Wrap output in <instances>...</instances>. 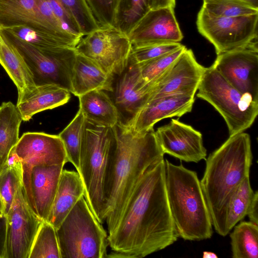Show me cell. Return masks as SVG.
I'll return each instance as SVG.
<instances>
[{
  "label": "cell",
  "instance_id": "obj_24",
  "mask_svg": "<svg viewBox=\"0 0 258 258\" xmlns=\"http://www.w3.org/2000/svg\"><path fill=\"white\" fill-rule=\"evenodd\" d=\"M79 106L86 119L113 127L119 121L118 109L113 101L102 90L91 91L78 96Z\"/></svg>",
  "mask_w": 258,
  "mask_h": 258
},
{
  "label": "cell",
  "instance_id": "obj_27",
  "mask_svg": "<svg viewBox=\"0 0 258 258\" xmlns=\"http://www.w3.org/2000/svg\"><path fill=\"white\" fill-rule=\"evenodd\" d=\"M253 195L249 176H247L239 185L226 205L223 217V236L227 235L247 215Z\"/></svg>",
  "mask_w": 258,
  "mask_h": 258
},
{
  "label": "cell",
  "instance_id": "obj_14",
  "mask_svg": "<svg viewBox=\"0 0 258 258\" xmlns=\"http://www.w3.org/2000/svg\"><path fill=\"white\" fill-rule=\"evenodd\" d=\"M206 69L197 61L191 49L186 48L153 84L148 100L175 94L195 96Z\"/></svg>",
  "mask_w": 258,
  "mask_h": 258
},
{
  "label": "cell",
  "instance_id": "obj_37",
  "mask_svg": "<svg viewBox=\"0 0 258 258\" xmlns=\"http://www.w3.org/2000/svg\"><path fill=\"white\" fill-rule=\"evenodd\" d=\"M100 27H116L121 0H88Z\"/></svg>",
  "mask_w": 258,
  "mask_h": 258
},
{
  "label": "cell",
  "instance_id": "obj_35",
  "mask_svg": "<svg viewBox=\"0 0 258 258\" xmlns=\"http://www.w3.org/2000/svg\"><path fill=\"white\" fill-rule=\"evenodd\" d=\"M78 24L85 35L100 27L88 0H57Z\"/></svg>",
  "mask_w": 258,
  "mask_h": 258
},
{
  "label": "cell",
  "instance_id": "obj_6",
  "mask_svg": "<svg viewBox=\"0 0 258 258\" xmlns=\"http://www.w3.org/2000/svg\"><path fill=\"white\" fill-rule=\"evenodd\" d=\"M61 258H105L108 233L82 197L56 229Z\"/></svg>",
  "mask_w": 258,
  "mask_h": 258
},
{
  "label": "cell",
  "instance_id": "obj_16",
  "mask_svg": "<svg viewBox=\"0 0 258 258\" xmlns=\"http://www.w3.org/2000/svg\"><path fill=\"white\" fill-rule=\"evenodd\" d=\"M13 150L22 163L23 174L34 166L65 164L68 162L63 144L58 135L26 133Z\"/></svg>",
  "mask_w": 258,
  "mask_h": 258
},
{
  "label": "cell",
  "instance_id": "obj_17",
  "mask_svg": "<svg viewBox=\"0 0 258 258\" xmlns=\"http://www.w3.org/2000/svg\"><path fill=\"white\" fill-rule=\"evenodd\" d=\"M65 164L36 165L23 174V182L30 206L47 221Z\"/></svg>",
  "mask_w": 258,
  "mask_h": 258
},
{
  "label": "cell",
  "instance_id": "obj_31",
  "mask_svg": "<svg viewBox=\"0 0 258 258\" xmlns=\"http://www.w3.org/2000/svg\"><path fill=\"white\" fill-rule=\"evenodd\" d=\"M29 258H61L56 229L46 221L37 232Z\"/></svg>",
  "mask_w": 258,
  "mask_h": 258
},
{
  "label": "cell",
  "instance_id": "obj_22",
  "mask_svg": "<svg viewBox=\"0 0 258 258\" xmlns=\"http://www.w3.org/2000/svg\"><path fill=\"white\" fill-rule=\"evenodd\" d=\"M114 76L90 59L76 52L71 76V93L79 96L95 90L113 91Z\"/></svg>",
  "mask_w": 258,
  "mask_h": 258
},
{
  "label": "cell",
  "instance_id": "obj_42",
  "mask_svg": "<svg viewBox=\"0 0 258 258\" xmlns=\"http://www.w3.org/2000/svg\"><path fill=\"white\" fill-rule=\"evenodd\" d=\"M218 255L214 252L211 251H204L203 257L204 258H217Z\"/></svg>",
  "mask_w": 258,
  "mask_h": 258
},
{
  "label": "cell",
  "instance_id": "obj_3",
  "mask_svg": "<svg viewBox=\"0 0 258 258\" xmlns=\"http://www.w3.org/2000/svg\"><path fill=\"white\" fill-rule=\"evenodd\" d=\"M252 155L249 135L241 132L229 138L206 159L201 187L216 232L223 236V217L230 197L249 176Z\"/></svg>",
  "mask_w": 258,
  "mask_h": 258
},
{
  "label": "cell",
  "instance_id": "obj_4",
  "mask_svg": "<svg viewBox=\"0 0 258 258\" xmlns=\"http://www.w3.org/2000/svg\"><path fill=\"white\" fill-rule=\"evenodd\" d=\"M166 192L178 236L185 240L210 238L213 224L196 171L164 159Z\"/></svg>",
  "mask_w": 258,
  "mask_h": 258
},
{
  "label": "cell",
  "instance_id": "obj_36",
  "mask_svg": "<svg viewBox=\"0 0 258 258\" xmlns=\"http://www.w3.org/2000/svg\"><path fill=\"white\" fill-rule=\"evenodd\" d=\"M150 0H121L116 27L127 34L150 9Z\"/></svg>",
  "mask_w": 258,
  "mask_h": 258
},
{
  "label": "cell",
  "instance_id": "obj_33",
  "mask_svg": "<svg viewBox=\"0 0 258 258\" xmlns=\"http://www.w3.org/2000/svg\"><path fill=\"white\" fill-rule=\"evenodd\" d=\"M202 8L208 14L220 17H235L258 14V8L241 0H203Z\"/></svg>",
  "mask_w": 258,
  "mask_h": 258
},
{
  "label": "cell",
  "instance_id": "obj_7",
  "mask_svg": "<svg viewBox=\"0 0 258 258\" xmlns=\"http://www.w3.org/2000/svg\"><path fill=\"white\" fill-rule=\"evenodd\" d=\"M197 91V96L223 117L229 136L249 128L258 114V101L232 86L212 66L207 68Z\"/></svg>",
  "mask_w": 258,
  "mask_h": 258
},
{
  "label": "cell",
  "instance_id": "obj_12",
  "mask_svg": "<svg viewBox=\"0 0 258 258\" xmlns=\"http://www.w3.org/2000/svg\"><path fill=\"white\" fill-rule=\"evenodd\" d=\"M211 66L232 86L258 101L257 40L217 54Z\"/></svg>",
  "mask_w": 258,
  "mask_h": 258
},
{
  "label": "cell",
  "instance_id": "obj_10",
  "mask_svg": "<svg viewBox=\"0 0 258 258\" xmlns=\"http://www.w3.org/2000/svg\"><path fill=\"white\" fill-rule=\"evenodd\" d=\"M258 14L235 17L211 15L202 8L196 24L199 32L215 47L217 54L257 40Z\"/></svg>",
  "mask_w": 258,
  "mask_h": 258
},
{
  "label": "cell",
  "instance_id": "obj_18",
  "mask_svg": "<svg viewBox=\"0 0 258 258\" xmlns=\"http://www.w3.org/2000/svg\"><path fill=\"white\" fill-rule=\"evenodd\" d=\"M194 102V96L182 94L151 99L124 125L134 134H144L161 120L181 117L190 112Z\"/></svg>",
  "mask_w": 258,
  "mask_h": 258
},
{
  "label": "cell",
  "instance_id": "obj_25",
  "mask_svg": "<svg viewBox=\"0 0 258 258\" xmlns=\"http://www.w3.org/2000/svg\"><path fill=\"white\" fill-rule=\"evenodd\" d=\"M0 64L17 87L18 94L35 86L32 75L23 57L1 29Z\"/></svg>",
  "mask_w": 258,
  "mask_h": 258
},
{
  "label": "cell",
  "instance_id": "obj_2",
  "mask_svg": "<svg viewBox=\"0 0 258 258\" xmlns=\"http://www.w3.org/2000/svg\"><path fill=\"white\" fill-rule=\"evenodd\" d=\"M115 141L104 183V218L108 234L114 228L133 188L145 172L164 159L153 128L133 133L119 121L113 127Z\"/></svg>",
  "mask_w": 258,
  "mask_h": 258
},
{
  "label": "cell",
  "instance_id": "obj_15",
  "mask_svg": "<svg viewBox=\"0 0 258 258\" xmlns=\"http://www.w3.org/2000/svg\"><path fill=\"white\" fill-rule=\"evenodd\" d=\"M155 133L164 154L187 162L206 160L207 150L202 134L191 125L172 119L168 124L158 127Z\"/></svg>",
  "mask_w": 258,
  "mask_h": 258
},
{
  "label": "cell",
  "instance_id": "obj_13",
  "mask_svg": "<svg viewBox=\"0 0 258 258\" xmlns=\"http://www.w3.org/2000/svg\"><path fill=\"white\" fill-rule=\"evenodd\" d=\"M174 9H150L127 34L132 47L180 43L183 36Z\"/></svg>",
  "mask_w": 258,
  "mask_h": 258
},
{
  "label": "cell",
  "instance_id": "obj_44",
  "mask_svg": "<svg viewBox=\"0 0 258 258\" xmlns=\"http://www.w3.org/2000/svg\"><path fill=\"white\" fill-rule=\"evenodd\" d=\"M2 213H2V205L1 201L0 199V214Z\"/></svg>",
  "mask_w": 258,
  "mask_h": 258
},
{
  "label": "cell",
  "instance_id": "obj_8",
  "mask_svg": "<svg viewBox=\"0 0 258 258\" xmlns=\"http://www.w3.org/2000/svg\"><path fill=\"white\" fill-rule=\"evenodd\" d=\"M0 29L23 57L35 85L55 84L71 92L72 72L76 54L75 48L41 51L7 30Z\"/></svg>",
  "mask_w": 258,
  "mask_h": 258
},
{
  "label": "cell",
  "instance_id": "obj_29",
  "mask_svg": "<svg viewBox=\"0 0 258 258\" xmlns=\"http://www.w3.org/2000/svg\"><path fill=\"white\" fill-rule=\"evenodd\" d=\"M230 234L233 258L258 257V224L250 221L237 223Z\"/></svg>",
  "mask_w": 258,
  "mask_h": 258
},
{
  "label": "cell",
  "instance_id": "obj_21",
  "mask_svg": "<svg viewBox=\"0 0 258 258\" xmlns=\"http://www.w3.org/2000/svg\"><path fill=\"white\" fill-rule=\"evenodd\" d=\"M70 97V91L56 85H35L18 94L16 106L26 121L39 112L67 103Z\"/></svg>",
  "mask_w": 258,
  "mask_h": 258
},
{
  "label": "cell",
  "instance_id": "obj_26",
  "mask_svg": "<svg viewBox=\"0 0 258 258\" xmlns=\"http://www.w3.org/2000/svg\"><path fill=\"white\" fill-rule=\"evenodd\" d=\"M22 120L16 105L13 103L3 102L0 105V171L19 140Z\"/></svg>",
  "mask_w": 258,
  "mask_h": 258
},
{
  "label": "cell",
  "instance_id": "obj_23",
  "mask_svg": "<svg viewBox=\"0 0 258 258\" xmlns=\"http://www.w3.org/2000/svg\"><path fill=\"white\" fill-rule=\"evenodd\" d=\"M84 194V184L78 172L63 169L46 221L57 229Z\"/></svg>",
  "mask_w": 258,
  "mask_h": 258
},
{
  "label": "cell",
  "instance_id": "obj_1",
  "mask_svg": "<svg viewBox=\"0 0 258 258\" xmlns=\"http://www.w3.org/2000/svg\"><path fill=\"white\" fill-rule=\"evenodd\" d=\"M178 237L169 208L162 159L139 179L108 234L113 251L110 255L143 257L172 245Z\"/></svg>",
  "mask_w": 258,
  "mask_h": 258
},
{
  "label": "cell",
  "instance_id": "obj_38",
  "mask_svg": "<svg viewBox=\"0 0 258 258\" xmlns=\"http://www.w3.org/2000/svg\"><path fill=\"white\" fill-rule=\"evenodd\" d=\"M181 45L180 43H175L132 47L129 61L135 63L146 61L172 52Z\"/></svg>",
  "mask_w": 258,
  "mask_h": 258
},
{
  "label": "cell",
  "instance_id": "obj_43",
  "mask_svg": "<svg viewBox=\"0 0 258 258\" xmlns=\"http://www.w3.org/2000/svg\"><path fill=\"white\" fill-rule=\"evenodd\" d=\"M250 4L252 6L258 8V0H241Z\"/></svg>",
  "mask_w": 258,
  "mask_h": 258
},
{
  "label": "cell",
  "instance_id": "obj_11",
  "mask_svg": "<svg viewBox=\"0 0 258 258\" xmlns=\"http://www.w3.org/2000/svg\"><path fill=\"white\" fill-rule=\"evenodd\" d=\"M5 258H29L31 247L43 222L30 206L23 184L6 215Z\"/></svg>",
  "mask_w": 258,
  "mask_h": 258
},
{
  "label": "cell",
  "instance_id": "obj_30",
  "mask_svg": "<svg viewBox=\"0 0 258 258\" xmlns=\"http://www.w3.org/2000/svg\"><path fill=\"white\" fill-rule=\"evenodd\" d=\"M85 119L79 109L73 120L58 135L63 144L68 161L73 165L78 172Z\"/></svg>",
  "mask_w": 258,
  "mask_h": 258
},
{
  "label": "cell",
  "instance_id": "obj_39",
  "mask_svg": "<svg viewBox=\"0 0 258 258\" xmlns=\"http://www.w3.org/2000/svg\"><path fill=\"white\" fill-rule=\"evenodd\" d=\"M7 233L6 216L0 214V258H5Z\"/></svg>",
  "mask_w": 258,
  "mask_h": 258
},
{
  "label": "cell",
  "instance_id": "obj_19",
  "mask_svg": "<svg viewBox=\"0 0 258 258\" xmlns=\"http://www.w3.org/2000/svg\"><path fill=\"white\" fill-rule=\"evenodd\" d=\"M151 89V85L142 78L138 63L129 61L113 89V102L121 122H127L145 105Z\"/></svg>",
  "mask_w": 258,
  "mask_h": 258
},
{
  "label": "cell",
  "instance_id": "obj_20",
  "mask_svg": "<svg viewBox=\"0 0 258 258\" xmlns=\"http://www.w3.org/2000/svg\"><path fill=\"white\" fill-rule=\"evenodd\" d=\"M19 26L55 36L40 11L38 0H0V29Z\"/></svg>",
  "mask_w": 258,
  "mask_h": 258
},
{
  "label": "cell",
  "instance_id": "obj_28",
  "mask_svg": "<svg viewBox=\"0 0 258 258\" xmlns=\"http://www.w3.org/2000/svg\"><path fill=\"white\" fill-rule=\"evenodd\" d=\"M22 163L11 150L6 162L0 171V199L2 213L6 215L19 188L23 184Z\"/></svg>",
  "mask_w": 258,
  "mask_h": 258
},
{
  "label": "cell",
  "instance_id": "obj_41",
  "mask_svg": "<svg viewBox=\"0 0 258 258\" xmlns=\"http://www.w3.org/2000/svg\"><path fill=\"white\" fill-rule=\"evenodd\" d=\"M175 4V0H150V8L156 9L166 7L174 8Z\"/></svg>",
  "mask_w": 258,
  "mask_h": 258
},
{
  "label": "cell",
  "instance_id": "obj_9",
  "mask_svg": "<svg viewBox=\"0 0 258 258\" xmlns=\"http://www.w3.org/2000/svg\"><path fill=\"white\" fill-rule=\"evenodd\" d=\"M132 45L127 34L114 26L100 27L82 36L75 49L113 76L127 68Z\"/></svg>",
  "mask_w": 258,
  "mask_h": 258
},
{
  "label": "cell",
  "instance_id": "obj_34",
  "mask_svg": "<svg viewBox=\"0 0 258 258\" xmlns=\"http://www.w3.org/2000/svg\"><path fill=\"white\" fill-rule=\"evenodd\" d=\"M186 47L182 45L168 53L138 63L143 80L151 85L172 66Z\"/></svg>",
  "mask_w": 258,
  "mask_h": 258
},
{
  "label": "cell",
  "instance_id": "obj_32",
  "mask_svg": "<svg viewBox=\"0 0 258 258\" xmlns=\"http://www.w3.org/2000/svg\"><path fill=\"white\" fill-rule=\"evenodd\" d=\"M4 29L41 51L66 47L75 48L72 45L64 40L26 26H19Z\"/></svg>",
  "mask_w": 258,
  "mask_h": 258
},
{
  "label": "cell",
  "instance_id": "obj_5",
  "mask_svg": "<svg viewBox=\"0 0 258 258\" xmlns=\"http://www.w3.org/2000/svg\"><path fill=\"white\" fill-rule=\"evenodd\" d=\"M115 141L113 127L85 119L78 173L84 184V197L102 224L105 222L104 180Z\"/></svg>",
  "mask_w": 258,
  "mask_h": 258
},
{
  "label": "cell",
  "instance_id": "obj_40",
  "mask_svg": "<svg viewBox=\"0 0 258 258\" xmlns=\"http://www.w3.org/2000/svg\"><path fill=\"white\" fill-rule=\"evenodd\" d=\"M257 205L258 192L256 190L254 192V195L247 213L249 221L256 224H258Z\"/></svg>",
  "mask_w": 258,
  "mask_h": 258
}]
</instances>
